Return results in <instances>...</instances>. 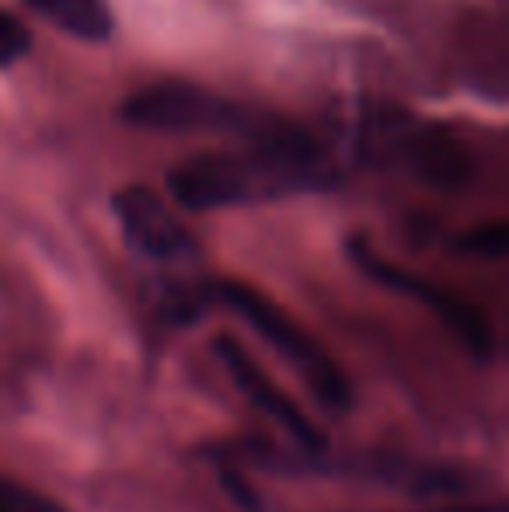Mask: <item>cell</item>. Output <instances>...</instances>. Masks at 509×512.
<instances>
[{"mask_svg": "<svg viewBox=\"0 0 509 512\" xmlns=\"http://www.w3.org/2000/svg\"><path fill=\"white\" fill-rule=\"evenodd\" d=\"M461 248L471 251V255H492V258L509 255V220L489 223V227H478L471 234H464Z\"/></svg>", "mask_w": 509, "mask_h": 512, "instance_id": "9c48e42d", "label": "cell"}, {"mask_svg": "<svg viewBox=\"0 0 509 512\" xmlns=\"http://www.w3.org/2000/svg\"><path fill=\"white\" fill-rule=\"evenodd\" d=\"M210 300L231 307L252 331H258L265 345L318 394L325 408H349V387L342 370L332 363L325 349L286 314L283 307L272 304L265 293L252 290L245 283H210Z\"/></svg>", "mask_w": 509, "mask_h": 512, "instance_id": "3957f363", "label": "cell"}, {"mask_svg": "<svg viewBox=\"0 0 509 512\" xmlns=\"http://www.w3.org/2000/svg\"><path fill=\"white\" fill-rule=\"evenodd\" d=\"M360 265L367 272H374L377 279H384L387 286H398V290H405V293H412V297H419L422 304H429L433 310H440V317L450 324V328L457 331V335L464 338V342L478 345V349H485V345H489V335H485L482 317H478L471 307H464L461 300L447 297V293L433 290L429 283H419V279L408 276V272H401V269H394V265L381 262V258L370 255L367 248H360Z\"/></svg>", "mask_w": 509, "mask_h": 512, "instance_id": "8992f818", "label": "cell"}, {"mask_svg": "<svg viewBox=\"0 0 509 512\" xmlns=\"http://www.w3.org/2000/svg\"><path fill=\"white\" fill-rule=\"evenodd\" d=\"M116 209L119 230H123L126 244L140 258L157 265H189L196 262V237L175 213L168 199H161L154 189L143 185H129L112 199Z\"/></svg>", "mask_w": 509, "mask_h": 512, "instance_id": "277c9868", "label": "cell"}, {"mask_svg": "<svg viewBox=\"0 0 509 512\" xmlns=\"http://www.w3.org/2000/svg\"><path fill=\"white\" fill-rule=\"evenodd\" d=\"M25 7L81 42H105L116 32L109 0H25Z\"/></svg>", "mask_w": 509, "mask_h": 512, "instance_id": "52a82bcc", "label": "cell"}, {"mask_svg": "<svg viewBox=\"0 0 509 512\" xmlns=\"http://www.w3.org/2000/svg\"><path fill=\"white\" fill-rule=\"evenodd\" d=\"M28 46H32V39H28L25 25L7 11H0V67H14L18 60H25Z\"/></svg>", "mask_w": 509, "mask_h": 512, "instance_id": "30bf717a", "label": "cell"}, {"mask_svg": "<svg viewBox=\"0 0 509 512\" xmlns=\"http://www.w3.org/2000/svg\"><path fill=\"white\" fill-rule=\"evenodd\" d=\"M429 512H509V502H468V506H447Z\"/></svg>", "mask_w": 509, "mask_h": 512, "instance_id": "8fae6325", "label": "cell"}, {"mask_svg": "<svg viewBox=\"0 0 509 512\" xmlns=\"http://www.w3.org/2000/svg\"><path fill=\"white\" fill-rule=\"evenodd\" d=\"M342 178L335 154L321 140L297 126L258 143H241L238 150L203 154L178 164L168 175L171 199L182 209L210 213L272 203V199L304 196L332 189Z\"/></svg>", "mask_w": 509, "mask_h": 512, "instance_id": "6da1fadb", "label": "cell"}, {"mask_svg": "<svg viewBox=\"0 0 509 512\" xmlns=\"http://www.w3.org/2000/svg\"><path fill=\"white\" fill-rule=\"evenodd\" d=\"M0 512H67L49 495L35 492L28 485H18L11 478H0Z\"/></svg>", "mask_w": 509, "mask_h": 512, "instance_id": "ba28073f", "label": "cell"}, {"mask_svg": "<svg viewBox=\"0 0 509 512\" xmlns=\"http://www.w3.org/2000/svg\"><path fill=\"white\" fill-rule=\"evenodd\" d=\"M123 119L157 133H224L241 143H258L283 133L290 122L255 112L199 84L164 81L140 88L123 102Z\"/></svg>", "mask_w": 509, "mask_h": 512, "instance_id": "7a4b0ae2", "label": "cell"}, {"mask_svg": "<svg viewBox=\"0 0 509 512\" xmlns=\"http://www.w3.org/2000/svg\"><path fill=\"white\" fill-rule=\"evenodd\" d=\"M217 352H220V359H224L231 380L241 387V394H245V398L252 401V405L262 411V415H269L272 422H276L279 429L286 432V436L297 439V443H304V446L318 443V429L311 425V418L300 411L297 401H290L283 391H279V384L269 377V373L258 370L255 359L248 356V352L241 349L238 342H231V338H220Z\"/></svg>", "mask_w": 509, "mask_h": 512, "instance_id": "5b68a950", "label": "cell"}]
</instances>
